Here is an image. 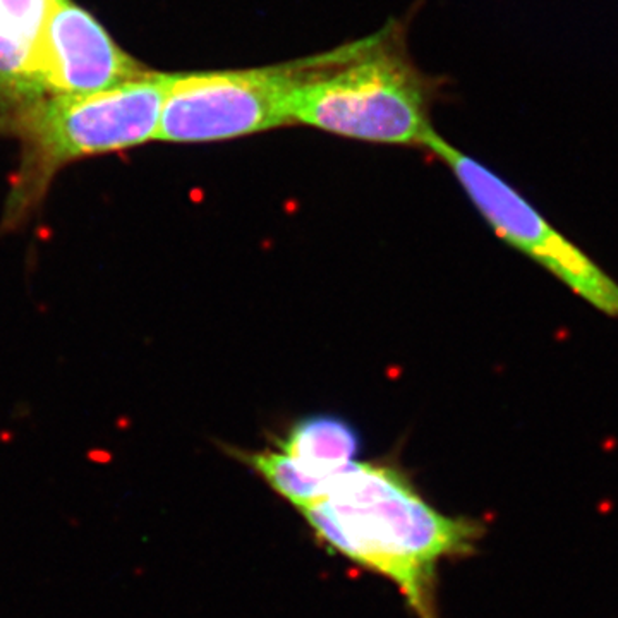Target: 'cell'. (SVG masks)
Segmentation results:
<instances>
[{"label": "cell", "mask_w": 618, "mask_h": 618, "mask_svg": "<svg viewBox=\"0 0 618 618\" xmlns=\"http://www.w3.org/2000/svg\"><path fill=\"white\" fill-rule=\"evenodd\" d=\"M323 543L397 584L417 618H438L436 567L467 556L484 525L433 508L399 471L352 462L330 477L323 495L300 508Z\"/></svg>", "instance_id": "6da1fadb"}, {"label": "cell", "mask_w": 618, "mask_h": 618, "mask_svg": "<svg viewBox=\"0 0 618 618\" xmlns=\"http://www.w3.org/2000/svg\"><path fill=\"white\" fill-rule=\"evenodd\" d=\"M436 83L409 55L400 26L318 54L292 122L344 138L426 146Z\"/></svg>", "instance_id": "7a4b0ae2"}, {"label": "cell", "mask_w": 618, "mask_h": 618, "mask_svg": "<svg viewBox=\"0 0 618 618\" xmlns=\"http://www.w3.org/2000/svg\"><path fill=\"white\" fill-rule=\"evenodd\" d=\"M168 78L167 72L148 71L100 93L45 96L0 115V131L21 139L28 165L38 172L124 151L156 139Z\"/></svg>", "instance_id": "3957f363"}, {"label": "cell", "mask_w": 618, "mask_h": 618, "mask_svg": "<svg viewBox=\"0 0 618 618\" xmlns=\"http://www.w3.org/2000/svg\"><path fill=\"white\" fill-rule=\"evenodd\" d=\"M318 55L249 69L172 72L156 139L210 143L292 122L297 91Z\"/></svg>", "instance_id": "277c9868"}, {"label": "cell", "mask_w": 618, "mask_h": 618, "mask_svg": "<svg viewBox=\"0 0 618 618\" xmlns=\"http://www.w3.org/2000/svg\"><path fill=\"white\" fill-rule=\"evenodd\" d=\"M426 146L452 168L498 237L541 264L597 311L618 318V282L541 215L534 204L486 165L464 155L436 132Z\"/></svg>", "instance_id": "5b68a950"}, {"label": "cell", "mask_w": 618, "mask_h": 618, "mask_svg": "<svg viewBox=\"0 0 618 618\" xmlns=\"http://www.w3.org/2000/svg\"><path fill=\"white\" fill-rule=\"evenodd\" d=\"M36 67L45 96L100 93L151 71L76 0H52Z\"/></svg>", "instance_id": "8992f818"}, {"label": "cell", "mask_w": 618, "mask_h": 618, "mask_svg": "<svg viewBox=\"0 0 618 618\" xmlns=\"http://www.w3.org/2000/svg\"><path fill=\"white\" fill-rule=\"evenodd\" d=\"M280 448L311 472L330 477L356 462L361 440L356 429L339 417L313 416L299 421L280 441Z\"/></svg>", "instance_id": "52a82bcc"}, {"label": "cell", "mask_w": 618, "mask_h": 618, "mask_svg": "<svg viewBox=\"0 0 618 618\" xmlns=\"http://www.w3.org/2000/svg\"><path fill=\"white\" fill-rule=\"evenodd\" d=\"M239 457L249 464L271 488L299 510L323 495L330 477H321L302 467L282 452H242Z\"/></svg>", "instance_id": "ba28073f"}]
</instances>
